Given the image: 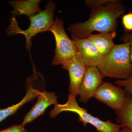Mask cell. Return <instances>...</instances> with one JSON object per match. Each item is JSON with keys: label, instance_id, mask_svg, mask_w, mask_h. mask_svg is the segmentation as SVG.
<instances>
[{"label": "cell", "instance_id": "1", "mask_svg": "<svg viewBox=\"0 0 132 132\" xmlns=\"http://www.w3.org/2000/svg\"><path fill=\"white\" fill-rule=\"evenodd\" d=\"M125 12V7L118 2L91 11L89 18L82 22L71 24L67 29L76 39L88 38L94 32L107 33L116 32L118 18Z\"/></svg>", "mask_w": 132, "mask_h": 132}, {"label": "cell", "instance_id": "2", "mask_svg": "<svg viewBox=\"0 0 132 132\" xmlns=\"http://www.w3.org/2000/svg\"><path fill=\"white\" fill-rule=\"evenodd\" d=\"M104 76L119 80L132 76L130 46L127 43L115 45L112 51L97 66Z\"/></svg>", "mask_w": 132, "mask_h": 132}, {"label": "cell", "instance_id": "3", "mask_svg": "<svg viewBox=\"0 0 132 132\" xmlns=\"http://www.w3.org/2000/svg\"><path fill=\"white\" fill-rule=\"evenodd\" d=\"M55 9L54 3L53 1H49L44 10H41L37 14L29 18L30 25L26 30L20 28L14 17L12 19L11 24L8 29L7 34L10 35L21 34L25 36L26 49L28 51L31 60V49L32 44L31 39L39 33L48 31L54 22V14Z\"/></svg>", "mask_w": 132, "mask_h": 132}, {"label": "cell", "instance_id": "4", "mask_svg": "<svg viewBox=\"0 0 132 132\" xmlns=\"http://www.w3.org/2000/svg\"><path fill=\"white\" fill-rule=\"evenodd\" d=\"M76 96L69 94L68 100L65 104H57L55 105L53 109L50 113L52 118H55L58 114L63 112H72L79 116V121L84 127L88 124L93 126L99 132H118L121 130V126L114 123L110 120L104 121L89 113L86 108L81 107L78 105Z\"/></svg>", "mask_w": 132, "mask_h": 132}, {"label": "cell", "instance_id": "5", "mask_svg": "<svg viewBox=\"0 0 132 132\" xmlns=\"http://www.w3.org/2000/svg\"><path fill=\"white\" fill-rule=\"evenodd\" d=\"M48 31L53 34L55 41L54 56L52 60V65H61L72 59L78 52V50L73 41L67 35L62 20L56 17Z\"/></svg>", "mask_w": 132, "mask_h": 132}, {"label": "cell", "instance_id": "6", "mask_svg": "<svg viewBox=\"0 0 132 132\" xmlns=\"http://www.w3.org/2000/svg\"><path fill=\"white\" fill-rule=\"evenodd\" d=\"M94 97L115 111L121 110L126 101V94L120 87L108 82L103 83L95 93Z\"/></svg>", "mask_w": 132, "mask_h": 132}, {"label": "cell", "instance_id": "7", "mask_svg": "<svg viewBox=\"0 0 132 132\" xmlns=\"http://www.w3.org/2000/svg\"><path fill=\"white\" fill-rule=\"evenodd\" d=\"M88 67L79 52L73 57L61 65V68L67 70L69 74V94L77 96L79 94L81 83Z\"/></svg>", "mask_w": 132, "mask_h": 132}, {"label": "cell", "instance_id": "8", "mask_svg": "<svg viewBox=\"0 0 132 132\" xmlns=\"http://www.w3.org/2000/svg\"><path fill=\"white\" fill-rule=\"evenodd\" d=\"M104 78L97 67H88L81 83L79 101L87 103L94 97L95 93L104 82Z\"/></svg>", "mask_w": 132, "mask_h": 132}, {"label": "cell", "instance_id": "9", "mask_svg": "<svg viewBox=\"0 0 132 132\" xmlns=\"http://www.w3.org/2000/svg\"><path fill=\"white\" fill-rule=\"evenodd\" d=\"M78 52L88 67H97L104 57L88 38L78 39L72 37Z\"/></svg>", "mask_w": 132, "mask_h": 132}, {"label": "cell", "instance_id": "10", "mask_svg": "<svg viewBox=\"0 0 132 132\" xmlns=\"http://www.w3.org/2000/svg\"><path fill=\"white\" fill-rule=\"evenodd\" d=\"M38 101L32 108L25 116L21 124L24 127L44 114L46 109L52 105L57 103V96L54 92L44 91L40 92L38 96Z\"/></svg>", "mask_w": 132, "mask_h": 132}, {"label": "cell", "instance_id": "11", "mask_svg": "<svg viewBox=\"0 0 132 132\" xmlns=\"http://www.w3.org/2000/svg\"><path fill=\"white\" fill-rule=\"evenodd\" d=\"M40 2V0H12L8 2L13 7L10 12L13 17L25 15L29 18L41 11L39 6Z\"/></svg>", "mask_w": 132, "mask_h": 132}, {"label": "cell", "instance_id": "12", "mask_svg": "<svg viewBox=\"0 0 132 132\" xmlns=\"http://www.w3.org/2000/svg\"><path fill=\"white\" fill-rule=\"evenodd\" d=\"M27 84L28 86L27 93L20 102L7 108L0 109V123L8 117L15 113L24 104L38 97L40 92L38 89L33 87L32 81L30 76L27 79Z\"/></svg>", "mask_w": 132, "mask_h": 132}, {"label": "cell", "instance_id": "13", "mask_svg": "<svg viewBox=\"0 0 132 132\" xmlns=\"http://www.w3.org/2000/svg\"><path fill=\"white\" fill-rule=\"evenodd\" d=\"M116 35V31L97 34H92L87 38L94 44L100 53L105 57L114 47L115 44L114 43L113 39Z\"/></svg>", "mask_w": 132, "mask_h": 132}, {"label": "cell", "instance_id": "14", "mask_svg": "<svg viewBox=\"0 0 132 132\" xmlns=\"http://www.w3.org/2000/svg\"><path fill=\"white\" fill-rule=\"evenodd\" d=\"M116 120L121 128H126L132 132V98L126 94V101L122 109L115 111Z\"/></svg>", "mask_w": 132, "mask_h": 132}, {"label": "cell", "instance_id": "15", "mask_svg": "<svg viewBox=\"0 0 132 132\" xmlns=\"http://www.w3.org/2000/svg\"><path fill=\"white\" fill-rule=\"evenodd\" d=\"M119 0H86L85 4L91 10L118 2Z\"/></svg>", "mask_w": 132, "mask_h": 132}, {"label": "cell", "instance_id": "16", "mask_svg": "<svg viewBox=\"0 0 132 132\" xmlns=\"http://www.w3.org/2000/svg\"><path fill=\"white\" fill-rule=\"evenodd\" d=\"M114 84L122 87L126 93L132 98V76L126 79H118L114 82Z\"/></svg>", "mask_w": 132, "mask_h": 132}, {"label": "cell", "instance_id": "17", "mask_svg": "<svg viewBox=\"0 0 132 132\" xmlns=\"http://www.w3.org/2000/svg\"><path fill=\"white\" fill-rule=\"evenodd\" d=\"M122 24L126 32L132 31V12L124 15L122 17Z\"/></svg>", "mask_w": 132, "mask_h": 132}, {"label": "cell", "instance_id": "18", "mask_svg": "<svg viewBox=\"0 0 132 132\" xmlns=\"http://www.w3.org/2000/svg\"><path fill=\"white\" fill-rule=\"evenodd\" d=\"M123 43H127L130 46V58L132 64V31L126 32L120 37Z\"/></svg>", "mask_w": 132, "mask_h": 132}, {"label": "cell", "instance_id": "19", "mask_svg": "<svg viewBox=\"0 0 132 132\" xmlns=\"http://www.w3.org/2000/svg\"><path fill=\"white\" fill-rule=\"evenodd\" d=\"M21 125H15L0 131V132H28Z\"/></svg>", "mask_w": 132, "mask_h": 132}, {"label": "cell", "instance_id": "20", "mask_svg": "<svg viewBox=\"0 0 132 132\" xmlns=\"http://www.w3.org/2000/svg\"><path fill=\"white\" fill-rule=\"evenodd\" d=\"M118 132H132L131 130L128 129V128H122L121 130H120Z\"/></svg>", "mask_w": 132, "mask_h": 132}]
</instances>
